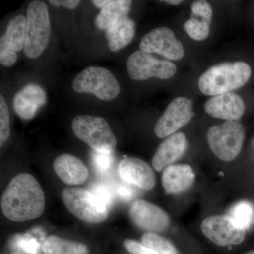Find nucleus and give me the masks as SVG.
<instances>
[{"label": "nucleus", "mask_w": 254, "mask_h": 254, "mask_svg": "<svg viewBox=\"0 0 254 254\" xmlns=\"http://www.w3.org/2000/svg\"><path fill=\"white\" fill-rule=\"evenodd\" d=\"M45 208L43 189L30 174L21 173L14 177L1 195V211L11 221L34 220L41 216Z\"/></svg>", "instance_id": "1"}, {"label": "nucleus", "mask_w": 254, "mask_h": 254, "mask_svg": "<svg viewBox=\"0 0 254 254\" xmlns=\"http://www.w3.org/2000/svg\"><path fill=\"white\" fill-rule=\"evenodd\" d=\"M252 68L244 62L215 65L200 76L198 88L203 94L216 95L230 93L248 82Z\"/></svg>", "instance_id": "2"}, {"label": "nucleus", "mask_w": 254, "mask_h": 254, "mask_svg": "<svg viewBox=\"0 0 254 254\" xmlns=\"http://www.w3.org/2000/svg\"><path fill=\"white\" fill-rule=\"evenodd\" d=\"M71 126L75 136L93 151L106 154H112L115 151L117 138L104 119L80 115L73 119Z\"/></svg>", "instance_id": "3"}, {"label": "nucleus", "mask_w": 254, "mask_h": 254, "mask_svg": "<svg viewBox=\"0 0 254 254\" xmlns=\"http://www.w3.org/2000/svg\"><path fill=\"white\" fill-rule=\"evenodd\" d=\"M51 26L47 5L32 1L26 12V36L24 53L31 59L38 58L49 43Z\"/></svg>", "instance_id": "4"}, {"label": "nucleus", "mask_w": 254, "mask_h": 254, "mask_svg": "<svg viewBox=\"0 0 254 254\" xmlns=\"http://www.w3.org/2000/svg\"><path fill=\"white\" fill-rule=\"evenodd\" d=\"M245 135V128L240 122L227 121L210 127L207 132V141L220 160L230 162L240 154Z\"/></svg>", "instance_id": "5"}, {"label": "nucleus", "mask_w": 254, "mask_h": 254, "mask_svg": "<svg viewBox=\"0 0 254 254\" xmlns=\"http://www.w3.org/2000/svg\"><path fill=\"white\" fill-rule=\"evenodd\" d=\"M73 91L92 93L104 101L115 99L120 92L118 80L109 70L99 66H89L76 75L73 80Z\"/></svg>", "instance_id": "6"}, {"label": "nucleus", "mask_w": 254, "mask_h": 254, "mask_svg": "<svg viewBox=\"0 0 254 254\" xmlns=\"http://www.w3.org/2000/svg\"><path fill=\"white\" fill-rule=\"evenodd\" d=\"M64 204L75 217L88 223H100L108 218V209L95 198L90 190L65 188L61 193Z\"/></svg>", "instance_id": "7"}, {"label": "nucleus", "mask_w": 254, "mask_h": 254, "mask_svg": "<svg viewBox=\"0 0 254 254\" xmlns=\"http://www.w3.org/2000/svg\"><path fill=\"white\" fill-rule=\"evenodd\" d=\"M127 67L130 77L135 81L150 78L168 79L177 72L175 64L168 60H159L142 50H137L128 57Z\"/></svg>", "instance_id": "8"}, {"label": "nucleus", "mask_w": 254, "mask_h": 254, "mask_svg": "<svg viewBox=\"0 0 254 254\" xmlns=\"http://www.w3.org/2000/svg\"><path fill=\"white\" fill-rule=\"evenodd\" d=\"M201 230L205 237L220 247L240 245L246 237L245 229L226 215L205 218L202 222Z\"/></svg>", "instance_id": "9"}, {"label": "nucleus", "mask_w": 254, "mask_h": 254, "mask_svg": "<svg viewBox=\"0 0 254 254\" xmlns=\"http://www.w3.org/2000/svg\"><path fill=\"white\" fill-rule=\"evenodd\" d=\"M193 103L184 97L174 99L167 107L155 125V135L160 138H168L193 118Z\"/></svg>", "instance_id": "10"}, {"label": "nucleus", "mask_w": 254, "mask_h": 254, "mask_svg": "<svg viewBox=\"0 0 254 254\" xmlns=\"http://www.w3.org/2000/svg\"><path fill=\"white\" fill-rule=\"evenodd\" d=\"M140 49L147 53H158L170 60H181L185 49L170 28L160 27L152 30L142 38Z\"/></svg>", "instance_id": "11"}, {"label": "nucleus", "mask_w": 254, "mask_h": 254, "mask_svg": "<svg viewBox=\"0 0 254 254\" xmlns=\"http://www.w3.org/2000/svg\"><path fill=\"white\" fill-rule=\"evenodd\" d=\"M129 215L137 227L149 232H163L170 225V217L166 212L147 200L134 202Z\"/></svg>", "instance_id": "12"}, {"label": "nucleus", "mask_w": 254, "mask_h": 254, "mask_svg": "<svg viewBox=\"0 0 254 254\" xmlns=\"http://www.w3.org/2000/svg\"><path fill=\"white\" fill-rule=\"evenodd\" d=\"M118 172L123 181L129 185L147 190L154 188L155 174L149 165L141 159H123L119 164Z\"/></svg>", "instance_id": "13"}, {"label": "nucleus", "mask_w": 254, "mask_h": 254, "mask_svg": "<svg viewBox=\"0 0 254 254\" xmlns=\"http://www.w3.org/2000/svg\"><path fill=\"white\" fill-rule=\"evenodd\" d=\"M204 110L213 118L227 121H237L245 113V105L240 95L230 92L213 96L207 100Z\"/></svg>", "instance_id": "14"}, {"label": "nucleus", "mask_w": 254, "mask_h": 254, "mask_svg": "<svg viewBox=\"0 0 254 254\" xmlns=\"http://www.w3.org/2000/svg\"><path fill=\"white\" fill-rule=\"evenodd\" d=\"M47 102V95L41 86L30 83L15 95L13 107L16 115L23 120H30Z\"/></svg>", "instance_id": "15"}, {"label": "nucleus", "mask_w": 254, "mask_h": 254, "mask_svg": "<svg viewBox=\"0 0 254 254\" xmlns=\"http://www.w3.org/2000/svg\"><path fill=\"white\" fill-rule=\"evenodd\" d=\"M187 148V139L182 133H175L164 140L157 148L153 160V168L160 172L181 158Z\"/></svg>", "instance_id": "16"}, {"label": "nucleus", "mask_w": 254, "mask_h": 254, "mask_svg": "<svg viewBox=\"0 0 254 254\" xmlns=\"http://www.w3.org/2000/svg\"><path fill=\"white\" fill-rule=\"evenodd\" d=\"M53 168L60 180L68 185H81L89 175L84 163L73 155L63 154L57 157Z\"/></svg>", "instance_id": "17"}, {"label": "nucleus", "mask_w": 254, "mask_h": 254, "mask_svg": "<svg viewBox=\"0 0 254 254\" xmlns=\"http://www.w3.org/2000/svg\"><path fill=\"white\" fill-rule=\"evenodd\" d=\"M195 180V173L187 164L172 165L164 170L162 184L167 194L181 193L190 188Z\"/></svg>", "instance_id": "18"}, {"label": "nucleus", "mask_w": 254, "mask_h": 254, "mask_svg": "<svg viewBox=\"0 0 254 254\" xmlns=\"http://www.w3.org/2000/svg\"><path fill=\"white\" fill-rule=\"evenodd\" d=\"M136 25L128 16L121 18L105 30L110 50L117 52L131 43L135 35Z\"/></svg>", "instance_id": "19"}, {"label": "nucleus", "mask_w": 254, "mask_h": 254, "mask_svg": "<svg viewBox=\"0 0 254 254\" xmlns=\"http://www.w3.org/2000/svg\"><path fill=\"white\" fill-rule=\"evenodd\" d=\"M26 36V18L18 15L9 21L4 34L0 40V50L9 49L14 52L24 48Z\"/></svg>", "instance_id": "20"}, {"label": "nucleus", "mask_w": 254, "mask_h": 254, "mask_svg": "<svg viewBox=\"0 0 254 254\" xmlns=\"http://www.w3.org/2000/svg\"><path fill=\"white\" fill-rule=\"evenodd\" d=\"M129 0H112L100 9L95 18V25L100 30H106L114 23L128 16L131 9Z\"/></svg>", "instance_id": "21"}, {"label": "nucleus", "mask_w": 254, "mask_h": 254, "mask_svg": "<svg viewBox=\"0 0 254 254\" xmlns=\"http://www.w3.org/2000/svg\"><path fill=\"white\" fill-rule=\"evenodd\" d=\"M43 254H88V248L80 242H71L55 235L47 237L41 246Z\"/></svg>", "instance_id": "22"}, {"label": "nucleus", "mask_w": 254, "mask_h": 254, "mask_svg": "<svg viewBox=\"0 0 254 254\" xmlns=\"http://www.w3.org/2000/svg\"><path fill=\"white\" fill-rule=\"evenodd\" d=\"M239 226L245 230L250 229L254 223V208L250 202L242 200L230 208L228 215Z\"/></svg>", "instance_id": "23"}, {"label": "nucleus", "mask_w": 254, "mask_h": 254, "mask_svg": "<svg viewBox=\"0 0 254 254\" xmlns=\"http://www.w3.org/2000/svg\"><path fill=\"white\" fill-rule=\"evenodd\" d=\"M142 244L160 254H179L176 247L164 237L154 232H147L141 239Z\"/></svg>", "instance_id": "24"}, {"label": "nucleus", "mask_w": 254, "mask_h": 254, "mask_svg": "<svg viewBox=\"0 0 254 254\" xmlns=\"http://www.w3.org/2000/svg\"><path fill=\"white\" fill-rule=\"evenodd\" d=\"M184 29L188 36L195 41H203L210 33V23L198 18L191 17L184 24Z\"/></svg>", "instance_id": "25"}, {"label": "nucleus", "mask_w": 254, "mask_h": 254, "mask_svg": "<svg viewBox=\"0 0 254 254\" xmlns=\"http://www.w3.org/2000/svg\"><path fill=\"white\" fill-rule=\"evenodd\" d=\"M9 113L7 104L0 95V145L2 146L10 135Z\"/></svg>", "instance_id": "26"}, {"label": "nucleus", "mask_w": 254, "mask_h": 254, "mask_svg": "<svg viewBox=\"0 0 254 254\" xmlns=\"http://www.w3.org/2000/svg\"><path fill=\"white\" fill-rule=\"evenodd\" d=\"M90 191L93 193L97 200L104 205L105 208L109 209L114 203L113 190L108 185L105 184L97 183L91 186Z\"/></svg>", "instance_id": "27"}, {"label": "nucleus", "mask_w": 254, "mask_h": 254, "mask_svg": "<svg viewBox=\"0 0 254 254\" xmlns=\"http://www.w3.org/2000/svg\"><path fill=\"white\" fill-rule=\"evenodd\" d=\"M91 160L93 168L97 173L100 174H105L110 172L115 163L113 153L106 154L93 151L91 155Z\"/></svg>", "instance_id": "28"}, {"label": "nucleus", "mask_w": 254, "mask_h": 254, "mask_svg": "<svg viewBox=\"0 0 254 254\" xmlns=\"http://www.w3.org/2000/svg\"><path fill=\"white\" fill-rule=\"evenodd\" d=\"M12 244L15 249L26 254H38L42 249L38 241L28 235L18 237Z\"/></svg>", "instance_id": "29"}, {"label": "nucleus", "mask_w": 254, "mask_h": 254, "mask_svg": "<svg viewBox=\"0 0 254 254\" xmlns=\"http://www.w3.org/2000/svg\"><path fill=\"white\" fill-rule=\"evenodd\" d=\"M191 17L198 18L205 22L210 23L213 17V9L205 1H196L191 6Z\"/></svg>", "instance_id": "30"}, {"label": "nucleus", "mask_w": 254, "mask_h": 254, "mask_svg": "<svg viewBox=\"0 0 254 254\" xmlns=\"http://www.w3.org/2000/svg\"><path fill=\"white\" fill-rule=\"evenodd\" d=\"M124 247L131 254H160L143 244L129 239L124 241Z\"/></svg>", "instance_id": "31"}, {"label": "nucleus", "mask_w": 254, "mask_h": 254, "mask_svg": "<svg viewBox=\"0 0 254 254\" xmlns=\"http://www.w3.org/2000/svg\"><path fill=\"white\" fill-rule=\"evenodd\" d=\"M116 192L120 199L123 201H130L136 195V190L133 185L125 182L119 184L117 186Z\"/></svg>", "instance_id": "32"}, {"label": "nucleus", "mask_w": 254, "mask_h": 254, "mask_svg": "<svg viewBox=\"0 0 254 254\" xmlns=\"http://www.w3.org/2000/svg\"><path fill=\"white\" fill-rule=\"evenodd\" d=\"M17 60L16 52L9 49L0 50V63L4 66H11Z\"/></svg>", "instance_id": "33"}, {"label": "nucleus", "mask_w": 254, "mask_h": 254, "mask_svg": "<svg viewBox=\"0 0 254 254\" xmlns=\"http://www.w3.org/2000/svg\"><path fill=\"white\" fill-rule=\"evenodd\" d=\"M49 2L53 6H63V7L68 8V9H74L77 7L81 1L78 0H50Z\"/></svg>", "instance_id": "34"}, {"label": "nucleus", "mask_w": 254, "mask_h": 254, "mask_svg": "<svg viewBox=\"0 0 254 254\" xmlns=\"http://www.w3.org/2000/svg\"><path fill=\"white\" fill-rule=\"evenodd\" d=\"M108 1H106V0H94V1H92V3L96 7L100 8L101 9L102 8L104 7L105 5L108 4Z\"/></svg>", "instance_id": "35"}, {"label": "nucleus", "mask_w": 254, "mask_h": 254, "mask_svg": "<svg viewBox=\"0 0 254 254\" xmlns=\"http://www.w3.org/2000/svg\"><path fill=\"white\" fill-rule=\"evenodd\" d=\"M163 1L171 5H179L182 2V1H179V0H166V1Z\"/></svg>", "instance_id": "36"}, {"label": "nucleus", "mask_w": 254, "mask_h": 254, "mask_svg": "<svg viewBox=\"0 0 254 254\" xmlns=\"http://www.w3.org/2000/svg\"><path fill=\"white\" fill-rule=\"evenodd\" d=\"M245 254H254V251H250V252H247V253Z\"/></svg>", "instance_id": "37"}, {"label": "nucleus", "mask_w": 254, "mask_h": 254, "mask_svg": "<svg viewBox=\"0 0 254 254\" xmlns=\"http://www.w3.org/2000/svg\"></svg>", "instance_id": "38"}, {"label": "nucleus", "mask_w": 254, "mask_h": 254, "mask_svg": "<svg viewBox=\"0 0 254 254\" xmlns=\"http://www.w3.org/2000/svg\"></svg>", "instance_id": "39"}]
</instances>
